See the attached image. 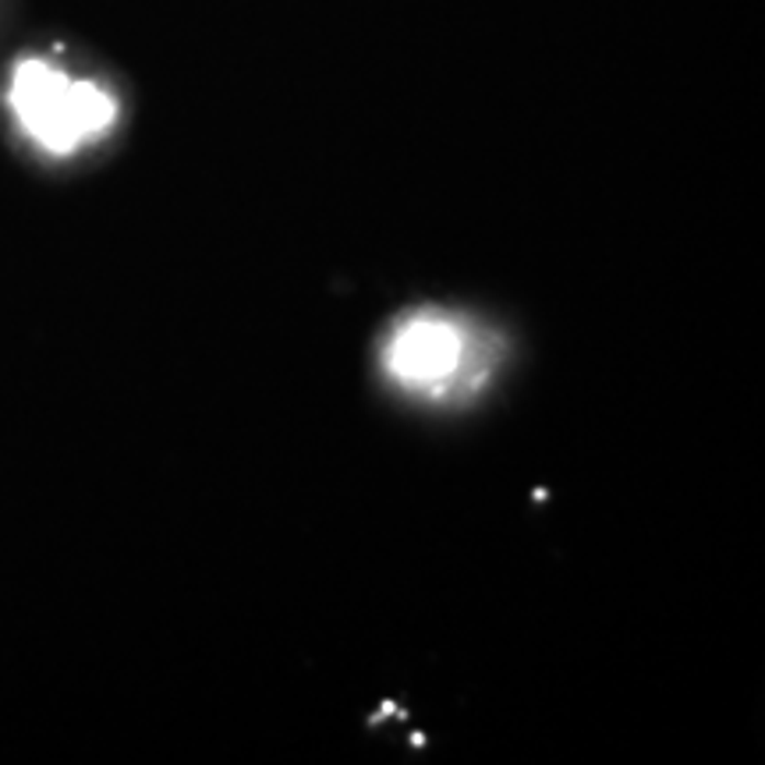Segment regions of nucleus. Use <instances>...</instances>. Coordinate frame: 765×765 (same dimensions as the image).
<instances>
[{"label":"nucleus","instance_id":"nucleus-1","mask_svg":"<svg viewBox=\"0 0 765 765\" xmlns=\"http://www.w3.org/2000/svg\"><path fill=\"white\" fill-rule=\"evenodd\" d=\"M11 107L25 131L50 153H71L85 135L107 131L114 100L93 82H71L43 61H25L14 71Z\"/></svg>","mask_w":765,"mask_h":765},{"label":"nucleus","instance_id":"nucleus-2","mask_svg":"<svg viewBox=\"0 0 765 765\" xmlns=\"http://www.w3.org/2000/svg\"><path fill=\"white\" fill-rule=\"evenodd\" d=\"M464 337L454 323L422 316L404 323L386 344V372L408 386H443L461 366Z\"/></svg>","mask_w":765,"mask_h":765}]
</instances>
